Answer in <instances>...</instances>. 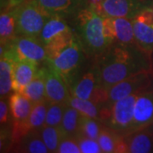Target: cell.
I'll return each mask as SVG.
<instances>
[{"instance_id": "obj_1", "label": "cell", "mask_w": 153, "mask_h": 153, "mask_svg": "<svg viewBox=\"0 0 153 153\" xmlns=\"http://www.w3.org/2000/svg\"><path fill=\"white\" fill-rule=\"evenodd\" d=\"M94 60L93 66L97 71L102 87L107 90L132 75L152 71L151 54L136 43L115 42Z\"/></svg>"}, {"instance_id": "obj_2", "label": "cell", "mask_w": 153, "mask_h": 153, "mask_svg": "<svg viewBox=\"0 0 153 153\" xmlns=\"http://www.w3.org/2000/svg\"><path fill=\"white\" fill-rule=\"evenodd\" d=\"M72 30L87 56L95 58L109 47L104 33V16L85 6L70 19Z\"/></svg>"}, {"instance_id": "obj_3", "label": "cell", "mask_w": 153, "mask_h": 153, "mask_svg": "<svg viewBox=\"0 0 153 153\" xmlns=\"http://www.w3.org/2000/svg\"><path fill=\"white\" fill-rule=\"evenodd\" d=\"M86 56L82 44L75 34L70 44L53 57L47 58L44 62L58 73L70 88L79 76L78 73Z\"/></svg>"}, {"instance_id": "obj_4", "label": "cell", "mask_w": 153, "mask_h": 153, "mask_svg": "<svg viewBox=\"0 0 153 153\" xmlns=\"http://www.w3.org/2000/svg\"><path fill=\"white\" fill-rule=\"evenodd\" d=\"M74 36L75 33L65 18L52 16L38 38L46 49L47 58H51L70 44Z\"/></svg>"}, {"instance_id": "obj_5", "label": "cell", "mask_w": 153, "mask_h": 153, "mask_svg": "<svg viewBox=\"0 0 153 153\" xmlns=\"http://www.w3.org/2000/svg\"><path fill=\"white\" fill-rule=\"evenodd\" d=\"M14 61L23 60L40 64L47 59L46 49L38 38L17 36L10 44L1 45V55Z\"/></svg>"}, {"instance_id": "obj_6", "label": "cell", "mask_w": 153, "mask_h": 153, "mask_svg": "<svg viewBox=\"0 0 153 153\" xmlns=\"http://www.w3.org/2000/svg\"><path fill=\"white\" fill-rule=\"evenodd\" d=\"M17 36L38 38L45 23L52 16L44 11L33 1L27 0L15 7Z\"/></svg>"}, {"instance_id": "obj_7", "label": "cell", "mask_w": 153, "mask_h": 153, "mask_svg": "<svg viewBox=\"0 0 153 153\" xmlns=\"http://www.w3.org/2000/svg\"><path fill=\"white\" fill-rule=\"evenodd\" d=\"M69 89L72 95L77 98L89 100L100 107L106 104L109 99L108 90L102 87L97 71L94 66L78 76Z\"/></svg>"}, {"instance_id": "obj_8", "label": "cell", "mask_w": 153, "mask_h": 153, "mask_svg": "<svg viewBox=\"0 0 153 153\" xmlns=\"http://www.w3.org/2000/svg\"><path fill=\"white\" fill-rule=\"evenodd\" d=\"M138 94L119 100L109 106V115L103 124L122 136L130 134L134 123V110Z\"/></svg>"}, {"instance_id": "obj_9", "label": "cell", "mask_w": 153, "mask_h": 153, "mask_svg": "<svg viewBox=\"0 0 153 153\" xmlns=\"http://www.w3.org/2000/svg\"><path fill=\"white\" fill-rule=\"evenodd\" d=\"M152 83V71H142L127 77L112 85L108 89L109 99L106 105L111 106L116 101L131 94L147 89Z\"/></svg>"}, {"instance_id": "obj_10", "label": "cell", "mask_w": 153, "mask_h": 153, "mask_svg": "<svg viewBox=\"0 0 153 153\" xmlns=\"http://www.w3.org/2000/svg\"><path fill=\"white\" fill-rule=\"evenodd\" d=\"M152 4L153 0H102L100 14L105 16L133 19L140 11Z\"/></svg>"}, {"instance_id": "obj_11", "label": "cell", "mask_w": 153, "mask_h": 153, "mask_svg": "<svg viewBox=\"0 0 153 153\" xmlns=\"http://www.w3.org/2000/svg\"><path fill=\"white\" fill-rule=\"evenodd\" d=\"M136 44L152 55L153 52V10L152 6L140 11L132 19Z\"/></svg>"}, {"instance_id": "obj_12", "label": "cell", "mask_w": 153, "mask_h": 153, "mask_svg": "<svg viewBox=\"0 0 153 153\" xmlns=\"http://www.w3.org/2000/svg\"><path fill=\"white\" fill-rule=\"evenodd\" d=\"M49 105V102L47 100L36 103L33 105L31 113L26 120L22 122H14V128L12 132L13 142L16 144L29 132L39 130L45 124Z\"/></svg>"}, {"instance_id": "obj_13", "label": "cell", "mask_w": 153, "mask_h": 153, "mask_svg": "<svg viewBox=\"0 0 153 153\" xmlns=\"http://www.w3.org/2000/svg\"><path fill=\"white\" fill-rule=\"evenodd\" d=\"M153 124V88L138 94L134 110L132 132ZM131 132V133H132Z\"/></svg>"}, {"instance_id": "obj_14", "label": "cell", "mask_w": 153, "mask_h": 153, "mask_svg": "<svg viewBox=\"0 0 153 153\" xmlns=\"http://www.w3.org/2000/svg\"><path fill=\"white\" fill-rule=\"evenodd\" d=\"M45 80L46 100L50 103H66L71 96L70 89L61 76L48 65L42 68Z\"/></svg>"}, {"instance_id": "obj_15", "label": "cell", "mask_w": 153, "mask_h": 153, "mask_svg": "<svg viewBox=\"0 0 153 153\" xmlns=\"http://www.w3.org/2000/svg\"><path fill=\"white\" fill-rule=\"evenodd\" d=\"M50 16H60L66 20L71 19L83 7L87 0H33Z\"/></svg>"}, {"instance_id": "obj_16", "label": "cell", "mask_w": 153, "mask_h": 153, "mask_svg": "<svg viewBox=\"0 0 153 153\" xmlns=\"http://www.w3.org/2000/svg\"><path fill=\"white\" fill-rule=\"evenodd\" d=\"M123 137L128 153L153 152V124Z\"/></svg>"}, {"instance_id": "obj_17", "label": "cell", "mask_w": 153, "mask_h": 153, "mask_svg": "<svg viewBox=\"0 0 153 153\" xmlns=\"http://www.w3.org/2000/svg\"><path fill=\"white\" fill-rule=\"evenodd\" d=\"M37 64L28 61L17 60L14 61L12 88L15 92H21L38 73Z\"/></svg>"}, {"instance_id": "obj_18", "label": "cell", "mask_w": 153, "mask_h": 153, "mask_svg": "<svg viewBox=\"0 0 153 153\" xmlns=\"http://www.w3.org/2000/svg\"><path fill=\"white\" fill-rule=\"evenodd\" d=\"M102 152L104 153H128L124 137L103 124L97 138Z\"/></svg>"}, {"instance_id": "obj_19", "label": "cell", "mask_w": 153, "mask_h": 153, "mask_svg": "<svg viewBox=\"0 0 153 153\" xmlns=\"http://www.w3.org/2000/svg\"><path fill=\"white\" fill-rule=\"evenodd\" d=\"M9 105L15 122H22L29 117L34 103L21 92H15L9 98Z\"/></svg>"}, {"instance_id": "obj_20", "label": "cell", "mask_w": 153, "mask_h": 153, "mask_svg": "<svg viewBox=\"0 0 153 153\" xmlns=\"http://www.w3.org/2000/svg\"><path fill=\"white\" fill-rule=\"evenodd\" d=\"M17 37L16 19L15 8L2 11L0 16V39L1 45H7Z\"/></svg>"}, {"instance_id": "obj_21", "label": "cell", "mask_w": 153, "mask_h": 153, "mask_svg": "<svg viewBox=\"0 0 153 153\" xmlns=\"http://www.w3.org/2000/svg\"><path fill=\"white\" fill-rule=\"evenodd\" d=\"M18 152L27 153H48L49 151L41 138L39 130L29 132L16 143Z\"/></svg>"}, {"instance_id": "obj_22", "label": "cell", "mask_w": 153, "mask_h": 153, "mask_svg": "<svg viewBox=\"0 0 153 153\" xmlns=\"http://www.w3.org/2000/svg\"><path fill=\"white\" fill-rule=\"evenodd\" d=\"M22 93L34 104L46 100L45 80L42 68L38 69L36 76L24 88Z\"/></svg>"}, {"instance_id": "obj_23", "label": "cell", "mask_w": 153, "mask_h": 153, "mask_svg": "<svg viewBox=\"0 0 153 153\" xmlns=\"http://www.w3.org/2000/svg\"><path fill=\"white\" fill-rule=\"evenodd\" d=\"M82 115L75 108L66 105L60 125L63 137H76L79 133V122Z\"/></svg>"}, {"instance_id": "obj_24", "label": "cell", "mask_w": 153, "mask_h": 153, "mask_svg": "<svg viewBox=\"0 0 153 153\" xmlns=\"http://www.w3.org/2000/svg\"><path fill=\"white\" fill-rule=\"evenodd\" d=\"M13 68L14 60L8 57L1 56L0 59V95L1 98L5 97L12 88L13 82Z\"/></svg>"}, {"instance_id": "obj_25", "label": "cell", "mask_w": 153, "mask_h": 153, "mask_svg": "<svg viewBox=\"0 0 153 153\" xmlns=\"http://www.w3.org/2000/svg\"><path fill=\"white\" fill-rule=\"evenodd\" d=\"M116 30V42L123 44H134L135 38L132 19L125 17H112Z\"/></svg>"}, {"instance_id": "obj_26", "label": "cell", "mask_w": 153, "mask_h": 153, "mask_svg": "<svg viewBox=\"0 0 153 153\" xmlns=\"http://www.w3.org/2000/svg\"><path fill=\"white\" fill-rule=\"evenodd\" d=\"M66 104L77 110L82 116L94 118L97 120H99L100 118V107L89 100L77 98L76 96L71 94Z\"/></svg>"}, {"instance_id": "obj_27", "label": "cell", "mask_w": 153, "mask_h": 153, "mask_svg": "<svg viewBox=\"0 0 153 153\" xmlns=\"http://www.w3.org/2000/svg\"><path fill=\"white\" fill-rule=\"evenodd\" d=\"M39 133L49 152H57L59 145L63 138L60 127L44 125L39 129Z\"/></svg>"}, {"instance_id": "obj_28", "label": "cell", "mask_w": 153, "mask_h": 153, "mask_svg": "<svg viewBox=\"0 0 153 153\" xmlns=\"http://www.w3.org/2000/svg\"><path fill=\"white\" fill-rule=\"evenodd\" d=\"M102 125L103 123L97 119L88 117L85 116H81L80 122H79V133L78 134H82L83 136L97 140L101 130Z\"/></svg>"}, {"instance_id": "obj_29", "label": "cell", "mask_w": 153, "mask_h": 153, "mask_svg": "<svg viewBox=\"0 0 153 153\" xmlns=\"http://www.w3.org/2000/svg\"><path fill=\"white\" fill-rule=\"evenodd\" d=\"M66 105L67 104L66 103H50L49 102L44 125L60 127Z\"/></svg>"}, {"instance_id": "obj_30", "label": "cell", "mask_w": 153, "mask_h": 153, "mask_svg": "<svg viewBox=\"0 0 153 153\" xmlns=\"http://www.w3.org/2000/svg\"><path fill=\"white\" fill-rule=\"evenodd\" d=\"M76 140L81 150V153H101V148L99 145L97 140L91 139L88 137L83 136L78 134L76 137Z\"/></svg>"}, {"instance_id": "obj_31", "label": "cell", "mask_w": 153, "mask_h": 153, "mask_svg": "<svg viewBox=\"0 0 153 153\" xmlns=\"http://www.w3.org/2000/svg\"><path fill=\"white\" fill-rule=\"evenodd\" d=\"M56 153H81L75 137H63Z\"/></svg>"}, {"instance_id": "obj_32", "label": "cell", "mask_w": 153, "mask_h": 153, "mask_svg": "<svg viewBox=\"0 0 153 153\" xmlns=\"http://www.w3.org/2000/svg\"><path fill=\"white\" fill-rule=\"evenodd\" d=\"M9 109L10 105L7 104L4 100L3 98L0 100V123L1 124H5L9 120Z\"/></svg>"}, {"instance_id": "obj_33", "label": "cell", "mask_w": 153, "mask_h": 153, "mask_svg": "<svg viewBox=\"0 0 153 153\" xmlns=\"http://www.w3.org/2000/svg\"><path fill=\"white\" fill-rule=\"evenodd\" d=\"M26 1H27V0H6L8 9H12V8L21 5L22 4H23Z\"/></svg>"}, {"instance_id": "obj_34", "label": "cell", "mask_w": 153, "mask_h": 153, "mask_svg": "<svg viewBox=\"0 0 153 153\" xmlns=\"http://www.w3.org/2000/svg\"><path fill=\"white\" fill-rule=\"evenodd\" d=\"M151 57H152V73L153 74V52L151 55Z\"/></svg>"}, {"instance_id": "obj_35", "label": "cell", "mask_w": 153, "mask_h": 153, "mask_svg": "<svg viewBox=\"0 0 153 153\" xmlns=\"http://www.w3.org/2000/svg\"><path fill=\"white\" fill-rule=\"evenodd\" d=\"M149 88H153V74L152 73V83H151V86Z\"/></svg>"}, {"instance_id": "obj_36", "label": "cell", "mask_w": 153, "mask_h": 153, "mask_svg": "<svg viewBox=\"0 0 153 153\" xmlns=\"http://www.w3.org/2000/svg\"><path fill=\"white\" fill-rule=\"evenodd\" d=\"M152 10H153V4H152Z\"/></svg>"}]
</instances>
